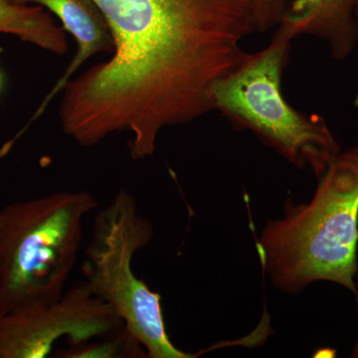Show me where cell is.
Instances as JSON below:
<instances>
[{
    "instance_id": "cell-3",
    "label": "cell",
    "mask_w": 358,
    "mask_h": 358,
    "mask_svg": "<svg viewBox=\"0 0 358 358\" xmlns=\"http://www.w3.org/2000/svg\"><path fill=\"white\" fill-rule=\"evenodd\" d=\"M96 208L90 192H60L0 209V315L64 294L84 219Z\"/></svg>"
},
{
    "instance_id": "cell-2",
    "label": "cell",
    "mask_w": 358,
    "mask_h": 358,
    "mask_svg": "<svg viewBox=\"0 0 358 358\" xmlns=\"http://www.w3.org/2000/svg\"><path fill=\"white\" fill-rule=\"evenodd\" d=\"M358 145L333 160L308 203L286 205L268 221L257 249L273 284L299 293L310 282L329 281L357 294Z\"/></svg>"
},
{
    "instance_id": "cell-15",
    "label": "cell",
    "mask_w": 358,
    "mask_h": 358,
    "mask_svg": "<svg viewBox=\"0 0 358 358\" xmlns=\"http://www.w3.org/2000/svg\"><path fill=\"white\" fill-rule=\"evenodd\" d=\"M355 105L358 106V96H357V100H355Z\"/></svg>"
},
{
    "instance_id": "cell-13",
    "label": "cell",
    "mask_w": 358,
    "mask_h": 358,
    "mask_svg": "<svg viewBox=\"0 0 358 358\" xmlns=\"http://www.w3.org/2000/svg\"><path fill=\"white\" fill-rule=\"evenodd\" d=\"M2 86H3V77H2V73L0 72V92H1Z\"/></svg>"
},
{
    "instance_id": "cell-11",
    "label": "cell",
    "mask_w": 358,
    "mask_h": 358,
    "mask_svg": "<svg viewBox=\"0 0 358 358\" xmlns=\"http://www.w3.org/2000/svg\"><path fill=\"white\" fill-rule=\"evenodd\" d=\"M291 0H250L257 32L277 28Z\"/></svg>"
},
{
    "instance_id": "cell-4",
    "label": "cell",
    "mask_w": 358,
    "mask_h": 358,
    "mask_svg": "<svg viewBox=\"0 0 358 358\" xmlns=\"http://www.w3.org/2000/svg\"><path fill=\"white\" fill-rule=\"evenodd\" d=\"M292 39L275 31L263 50L249 53L214 86L213 106L238 129L253 131L301 169L320 178L341 152L324 117L294 109L282 92Z\"/></svg>"
},
{
    "instance_id": "cell-10",
    "label": "cell",
    "mask_w": 358,
    "mask_h": 358,
    "mask_svg": "<svg viewBox=\"0 0 358 358\" xmlns=\"http://www.w3.org/2000/svg\"><path fill=\"white\" fill-rule=\"evenodd\" d=\"M63 358H141L147 357L143 346L126 331L120 329L103 338L69 343L66 350L58 352Z\"/></svg>"
},
{
    "instance_id": "cell-12",
    "label": "cell",
    "mask_w": 358,
    "mask_h": 358,
    "mask_svg": "<svg viewBox=\"0 0 358 358\" xmlns=\"http://www.w3.org/2000/svg\"><path fill=\"white\" fill-rule=\"evenodd\" d=\"M355 278H357V280L358 281V272L357 274V277H355ZM357 294H355V296H357V305H358V285H357ZM352 357L358 358V339H357V343H355V348H353Z\"/></svg>"
},
{
    "instance_id": "cell-8",
    "label": "cell",
    "mask_w": 358,
    "mask_h": 358,
    "mask_svg": "<svg viewBox=\"0 0 358 358\" xmlns=\"http://www.w3.org/2000/svg\"><path fill=\"white\" fill-rule=\"evenodd\" d=\"M358 0H291L277 31L294 39L310 35L327 41L334 60L343 61L358 41Z\"/></svg>"
},
{
    "instance_id": "cell-1",
    "label": "cell",
    "mask_w": 358,
    "mask_h": 358,
    "mask_svg": "<svg viewBox=\"0 0 358 358\" xmlns=\"http://www.w3.org/2000/svg\"><path fill=\"white\" fill-rule=\"evenodd\" d=\"M112 58L71 80L59 117L82 147L129 134L133 159L152 157L160 131L214 110L213 88L257 32L250 0H95Z\"/></svg>"
},
{
    "instance_id": "cell-14",
    "label": "cell",
    "mask_w": 358,
    "mask_h": 358,
    "mask_svg": "<svg viewBox=\"0 0 358 358\" xmlns=\"http://www.w3.org/2000/svg\"><path fill=\"white\" fill-rule=\"evenodd\" d=\"M355 18H357V24H358V2L357 9H355Z\"/></svg>"
},
{
    "instance_id": "cell-6",
    "label": "cell",
    "mask_w": 358,
    "mask_h": 358,
    "mask_svg": "<svg viewBox=\"0 0 358 358\" xmlns=\"http://www.w3.org/2000/svg\"><path fill=\"white\" fill-rule=\"evenodd\" d=\"M124 327L114 310L82 282L52 303H31L0 315V358L48 357L61 339L82 343Z\"/></svg>"
},
{
    "instance_id": "cell-7",
    "label": "cell",
    "mask_w": 358,
    "mask_h": 358,
    "mask_svg": "<svg viewBox=\"0 0 358 358\" xmlns=\"http://www.w3.org/2000/svg\"><path fill=\"white\" fill-rule=\"evenodd\" d=\"M14 3L36 4L53 13L77 44V52L62 75L40 103L27 126L38 119L51 101L64 90L75 72L92 56L114 51L109 25L95 0H11Z\"/></svg>"
},
{
    "instance_id": "cell-5",
    "label": "cell",
    "mask_w": 358,
    "mask_h": 358,
    "mask_svg": "<svg viewBox=\"0 0 358 358\" xmlns=\"http://www.w3.org/2000/svg\"><path fill=\"white\" fill-rule=\"evenodd\" d=\"M154 235L138 210L134 196L120 189L96 213L83 271L91 293L109 306L124 329L150 358H190L167 334L162 296L148 288L134 271V256Z\"/></svg>"
},
{
    "instance_id": "cell-9",
    "label": "cell",
    "mask_w": 358,
    "mask_h": 358,
    "mask_svg": "<svg viewBox=\"0 0 358 358\" xmlns=\"http://www.w3.org/2000/svg\"><path fill=\"white\" fill-rule=\"evenodd\" d=\"M0 33L15 35L21 41L58 55L67 52L64 30L58 27L50 13L39 6L0 0Z\"/></svg>"
}]
</instances>
